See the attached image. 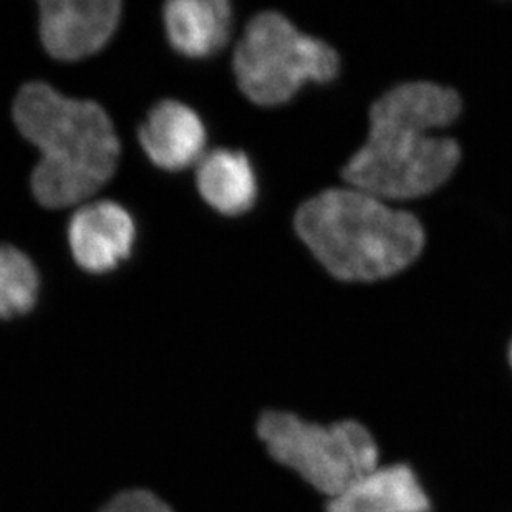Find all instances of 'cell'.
I'll use <instances>...</instances> for the list:
<instances>
[{"label":"cell","instance_id":"cell-1","mask_svg":"<svg viewBox=\"0 0 512 512\" xmlns=\"http://www.w3.org/2000/svg\"><path fill=\"white\" fill-rule=\"evenodd\" d=\"M461 113V98L433 82L401 83L370 108V131L342 178L383 201L423 198L451 178L461 161L453 138L433 135Z\"/></svg>","mask_w":512,"mask_h":512},{"label":"cell","instance_id":"cell-2","mask_svg":"<svg viewBox=\"0 0 512 512\" xmlns=\"http://www.w3.org/2000/svg\"><path fill=\"white\" fill-rule=\"evenodd\" d=\"M14 120L40 151L30 184L45 208L85 203L115 174L120 141L98 103L63 97L47 83H27L15 97Z\"/></svg>","mask_w":512,"mask_h":512},{"label":"cell","instance_id":"cell-3","mask_svg":"<svg viewBox=\"0 0 512 512\" xmlns=\"http://www.w3.org/2000/svg\"><path fill=\"white\" fill-rule=\"evenodd\" d=\"M294 224L325 271L343 282L395 276L425 246V231L413 214L352 186L327 189L305 201Z\"/></svg>","mask_w":512,"mask_h":512},{"label":"cell","instance_id":"cell-4","mask_svg":"<svg viewBox=\"0 0 512 512\" xmlns=\"http://www.w3.org/2000/svg\"><path fill=\"white\" fill-rule=\"evenodd\" d=\"M241 92L261 107L289 102L305 83H329L340 58L324 40L302 34L279 12H262L247 24L234 54Z\"/></svg>","mask_w":512,"mask_h":512},{"label":"cell","instance_id":"cell-5","mask_svg":"<svg viewBox=\"0 0 512 512\" xmlns=\"http://www.w3.org/2000/svg\"><path fill=\"white\" fill-rule=\"evenodd\" d=\"M257 435L277 463L329 499L380 464L377 441L358 421L325 426L287 411H266Z\"/></svg>","mask_w":512,"mask_h":512},{"label":"cell","instance_id":"cell-6","mask_svg":"<svg viewBox=\"0 0 512 512\" xmlns=\"http://www.w3.org/2000/svg\"><path fill=\"white\" fill-rule=\"evenodd\" d=\"M39 7L42 44L52 57L65 62L102 50L121 15L116 0H49Z\"/></svg>","mask_w":512,"mask_h":512},{"label":"cell","instance_id":"cell-7","mask_svg":"<svg viewBox=\"0 0 512 512\" xmlns=\"http://www.w3.org/2000/svg\"><path fill=\"white\" fill-rule=\"evenodd\" d=\"M135 236L130 213L113 201L83 204L68 224L73 259L90 274H107L126 261Z\"/></svg>","mask_w":512,"mask_h":512},{"label":"cell","instance_id":"cell-8","mask_svg":"<svg viewBox=\"0 0 512 512\" xmlns=\"http://www.w3.org/2000/svg\"><path fill=\"white\" fill-rule=\"evenodd\" d=\"M141 148L158 168L186 170L203 160L206 128L184 103L165 100L153 107L138 131Z\"/></svg>","mask_w":512,"mask_h":512},{"label":"cell","instance_id":"cell-9","mask_svg":"<svg viewBox=\"0 0 512 512\" xmlns=\"http://www.w3.org/2000/svg\"><path fill=\"white\" fill-rule=\"evenodd\" d=\"M430 509L425 488L406 464H378L327 504V512H430Z\"/></svg>","mask_w":512,"mask_h":512},{"label":"cell","instance_id":"cell-10","mask_svg":"<svg viewBox=\"0 0 512 512\" xmlns=\"http://www.w3.org/2000/svg\"><path fill=\"white\" fill-rule=\"evenodd\" d=\"M163 17L170 44L186 57H211L228 44L232 10L226 0H173Z\"/></svg>","mask_w":512,"mask_h":512},{"label":"cell","instance_id":"cell-11","mask_svg":"<svg viewBox=\"0 0 512 512\" xmlns=\"http://www.w3.org/2000/svg\"><path fill=\"white\" fill-rule=\"evenodd\" d=\"M196 183L204 201L224 216L247 213L256 203V173L241 151L214 150L204 155Z\"/></svg>","mask_w":512,"mask_h":512},{"label":"cell","instance_id":"cell-12","mask_svg":"<svg viewBox=\"0 0 512 512\" xmlns=\"http://www.w3.org/2000/svg\"><path fill=\"white\" fill-rule=\"evenodd\" d=\"M39 272L24 252L0 246V319H14L34 309Z\"/></svg>","mask_w":512,"mask_h":512},{"label":"cell","instance_id":"cell-13","mask_svg":"<svg viewBox=\"0 0 512 512\" xmlns=\"http://www.w3.org/2000/svg\"><path fill=\"white\" fill-rule=\"evenodd\" d=\"M100 512H174L170 504L146 489H128L116 494Z\"/></svg>","mask_w":512,"mask_h":512},{"label":"cell","instance_id":"cell-14","mask_svg":"<svg viewBox=\"0 0 512 512\" xmlns=\"http://www.w3.org/2000/svg\"><path fill=\"white\" fill-rule=\"evenodd\" d=\"M509 362H511V367H512V342H511V347H509Z\"/></svg>","mask_w":512,"mask_h":512}]
</instances>
